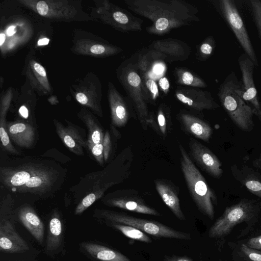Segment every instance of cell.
<instances>
[{
  "label": "cell",
  "instance_id": "6da1fadb",
  "mask_svg": "<svg viewBox=\"0 0 261 261\" xmlns=\"http://www.w3.org/2000/svg\"><path fill=\"white\" fill-rule=\"evenodd\" d=\"M17 161L0 168L1 186L8 191L44 198L61 185L62 169L53 162L34 159Z\"/></svg>",
  "mask_w": 261,
  "mask_h": 261
},
{
  "label": "cell",
  "instance_id": "7a4b0ae2",
  "mask_svg": "<svg viewBox=\"0 0 261 261\" xmlns=\"http://www.w3.org/2000/svg\"><path fill=\"white\" fill-rule=\"evenodd\" d=\"M133 160V150L130 147H127L103 170L88 175L77 185V187H79L77 190L82 191V194L85 192V195L95 192L103 196L110 187L124 181L128 177Z\"/></svg>",
  "mask_w": 261,
  "mask_h": 261
},
{
  "label": "cell",
  "instance_id": "3957f363",
  "mask_svg": "<svg viewBox=\"0 0 261 261\" xmlns=\"http://www.w3.org/2000/svg\"><path fill=\"white\" fill-rule=\"evenodd\" d=\"M219 96L233 122L242 130H252L254 126V112L243 99L242 82L239 81L234 71H231L220 85Z\"/></svg>",
  "mask_w": 261,
  "mask_h": 261
},
{
  "label": "cell",
  "instance_id": "277c9868",
  "mask_svg": "<svg viewBox=\"0 0 261 261\" xmlns=\"http://www.w3.org/2000/svg\"><path fill=\"white\" fill-rule=\"evenodd\" d=\"M179 148L180 167L190 194L199 211L213 219L217 204L216 194L180 143Z\"/></svg>",
  "mask_w": 261,
  "mask_h": 261
},
{
  "label": "cell",
  "instance_id": "5b68a950",
  "mask_svg": "<svg viewBox=\"0 0 261 261\" xmlns=\"http://www.w3.org/2000/svg\"><path fill=\"white\" fill-rule=\"evenodd\" d=\"M93 217L104 222H115L132 226L157 238L185 240L191 239V234L189 233L176 230L157 221L135 217L121 212L95 209Z\"/></svg>",
  "mask_w": 261,
  "mask_h": 261
},
{
  "label": "cell",
  "instance_id": "8992f818",
  "mask_svg": "<svg viewBox=\"0 0 261 261\" xmlns=\"http://www.w3.org/2000/svg\"><path fill=\"white\" fill-rule=\"evenodd\" d=\"M261 210V201L244 199L227 207L223 214L211 227L208 236L216 239L224 238L237 224L256 218Z\"/></svg>",
  "mask_w": 261,
  "mask_h": 261
},
{
  "label": "cell",
  "instance_id": "52a82bcc",
  "mask_svg": "<svg viewBox=\"0 0 261 261\" xmlns=\"http://www.w3.org/2000/svg\"><path fill=\"white\" fill-rule=\"evenodd\" d=\"M220 5L222 13L227 23L234 33L244 53L248 55L255 66H258L257 56L234 2L232 0H222L220 1Z\"/></svg>",
  "mask_w": 261,
  "mask_h": 261
},
{
  "label": "cell",
  "instance_id": "ba28073f",
  "mask_svg": "<svg viewBox=\"0 0 261 261\" xmlns=\"http://www.w3.org/2000/svg\"><path fill=\"white\" fill-rule=\"evenodd\" d=\"M106 205L124 210L155 216L161 214L148 205L136 191L132 190H120L109 193L101 199Z\"/></svg>",
  "mask_w": 261,
  "mask_h": 261
},
{
  "label": "cell",
  "instance_id": "9c48e42d",
  "mask_svg": "<svg viewBox=\"0 0 261 261\" xmlns=\"http://www.w3.org/2000/svg\"><path fill=\"white\" fill-rule=\"evenodd\" d=\"M238 62L242 74L243 98L250 105L254 115L261 121V104L258 100L253 77L255 65L245 53L240 56Z\"/></svg>",
  "mask_w": 261,
  "mask_h": 261
},
{
  "label": "cell",
  "instance_id": "30bf717a",
  "mask_svg": "<svg viewBox=\"0 0 261 261\" xmlns=\"http://www.w3.org/2000/svg\"><path fill=\"white\" fill-rule=\"evenodd\" d=\"M189 146L191 156L203 170L215 178L222 176V164L209 148L193 138L190 139Z\"/></svg>",
  "mask_w": 261,
  "mask_h": 261
},
{
  "label": "cell",
  "instance_id": "8fae6325",
  "mask_svg": "<svg viewBox=\"0 0 261 261\" xmlns=\"http://www.w3.org/2000/svg\"><path fill=\"white\" fill-rule=\"evenodd\" d=\"M54 122L56 132L64 145L76 155H83L84 148L87 147L84 129L70 122L66 126L56 120Z\"/></svg>",
  "mask_w": 261,
  "mask_h": 261
},
{
  "label": "cell",
  "instance_id": "7c38bea8",
  "mask_svg": "<svg viewBox=\"0 0 261 261\" xmlns=\"http://www.w3.org/2000/svg\"><path fill=\"white\" fill-rule=\"evenodd\" d=\"M30 247L27 242L17 233L12 223L6 218L1 219L0 251L7 253H22Z\"/></svg>",
  "mask_w": 261,
  "mask_h": 261
},
{
  "label": "cell",
  "instance_id": "4fadbf2b",
  "mask_svg": "<svg viewBox=\"0 0 261 261\" xmlns=\"http://www.w3.org/2000/svg\"><path fill=\"white\" fill-rule=\"evenodd\" d=\"M64 227L59 213L55 211L50 219L46 240L45 253L54 257L64 250Z\"/></svg>",
  "mask_w": 261,
  "mask_h": 261
},
{
  "label": "cell",
  "instance_id": "5bb4252c",
  "mask_svg": "<svg viewBox=\"0 0 261 261\" xmlns=\"http://www.w3.org/2000/svg\"><path fill=\"white\" fill-rule=\"evenodd\" d=\"M80 248L87 256L97 261H131L117 251L93 242H83L80 244Z\"/></svg>",
  "mask_w": 261,
  "mask_h": 261
},
{
  "label": "cell",
  "instance_id": "9a60e30c",
  "mask_svg": "<svg viewBox=\"0 0 261 261\" xmlns=\"http://www.w3.org/2000/svg\"><path fill=\"white\" fill-rule=\"evenodd\" d=\"M17 216L25 228L42 245L44 243V226L35 210L30 206L23 205L18 208Z\"/></svg>",
  "mask_w": 261,
  "mask_h": 261
},
{
  "label": "cell",
  "instance_id": "2e32d148",
  "mask_svg": "<svg viewBox=\"0 0 261 261\" xmlns=\"http://www.w3.org/2000/svg\"><path fill=\"white\" fill-rule=\"evenodd\" d=\"M8 134L10 140L18 146L26 148H31L35 138L34 128L22 121L7 123Z\"/></svg>",
  "mask_w": 261,
  "mask_h": 261
},
{
  "label": "cell",
  "instance_id": "e0dca14e",
  "mask_svg": "<svg viewBox=\"0 0 261 261\" xmlns=\"http://www.w3.org/2000/svg\"><path fill=\"white\" fill-rule=\"evenodd\" d=\"M231 171L235 179L249 192L261 197V176L258 173L246 166L239 167L236 165L231 166Z\"/></svg>",
  "mask_w": 261,
  "mask_h": 261
},
{
  "label": "cell",
  "instance_id": "ac0fdd59",
  "mask_svg": "<svg viewBox=\"0 0 261 261\" xmlns=\"http://www.w3.org/2000/svg\"><path fill=\"white\" fill-rule=\"evenodd\" d=\"M154 184L156 190L165 204L178 219L185 220L178 195L173 187L169 183L161 179L155 180Z\"/></svg>",
  "mask_w": 261,
  "mask_h": 261
},
{
  "label": "cell",
  "instance_id": "d6986e66",
  "mask_svg": "<svg viewBox=\"0 0 261 261\" xmlns=\"http://www.w3.org/2000/svg\"><path fill=\"white\" fill-rule=\"evenodd\" d=\"M184 128L196 138L208 142L213 134V129L205 122L193 116L184 115L182 117Z\"/></svg>",
  "mask_w": 261,
  "mask_h": 261
},
{
  "label": "cell",
  "instance_id": "ffe728a7",
  "mask_svg": "<svg viewBox=\"0 0 261 261\" xmlns=\"http://www.w3.org/2000/svg\"><path fill=\"white\" fill-rule=\"evenodd\" d=\"M85 123L88 130L87 144H99L103 143L104 133L101 126L93 116L89 114H84L80 116Z\"/></svg>",
  "mask_w": 261,
  "mask_h": 261
},
{
  "label": "cell",
  "instance_id": "44dd1931",
  "mask_svg": "<svg viewBox=\"0 0 261 261\" xmlns=\"http://www.w3.org/2000/svg\"><path fill=\"white\" fill-rule=\"evenodd\" d=\"M105 223L131 239L147 243L152 242L151 239L146 233L132 226L111 222H105Z\"/></svg>",
  "mask_w": 261,
  "mask_h": 261
},
{
  "label": "cell",
  "instance_id": "7402d4cb",
  "mask_svg": "<svg viewBox=\"0 0 261 261\" xmlns=\"http://www.w3.org/2000/svg\"><path fill=\"white\" fill-rule=\"evenodd\" d=\"M7 123L5 121V118H1L0 119V138L2 145L8 152L18 154L19 153L18 151L12 145L9 136L8 134L7 126Z\"/></svg>",
  "mask_w": 261,
  "mask_h": 261
},
{
  "label": "cell",
  "instance_id": "603a6c76",
  "mask_svg": "<svg viewBox=\"0 0 261 261\" xmlns=\"http://www.w3.org/2000/svg\"><path fill=\"white\" fill-rule=\"evenodd\" d=\"M250 4L253 20L261 41V1L251 0Z\"/></svg>",
  "mask_w": 261,
  "mask_h": 261
},
{
  "label": "cell",
  "instance_id": "cb8c5ba5",
  "mask_svg": "<svg viewBox=\"0 0 261 261\" xmlns=\"http://www.w3.org/2000/svg\"><path fill=\"white\" fill-rule=\"evenodd\" d=\"M240 249L247 259L251 261H261V251L251 248L245 244H242Z\"/></svg>",
  "mask_w": 261,
  "mask_h": 261
},
{
  "label": "cell",
  "instance_id": "d4e9b609",
  "mask_svg": "<svg viewBox=\"0 0 261 261\" xmlns=\"http://www.w3.org/2000/svg\"><path fill=\"white\" fill-rule=\"evenodd\" d=\"M87 147L91 151L96 161L101 166L103 164V148L102 143L87 144Z\"/></svg>",
  "mask_w": 261,
  "mask_h": 261
},
{
  "label": "cell",
  "instance_id": "484cf974",
  "mask_svg": "<svg viewBox=\"0 0 261 261\" xmlns=\"http://www.w3.org/2000/svg\"><path fill=\"white\" fill-rule=\"evenodd\" d=\"M102 144L104 161L107 162L110 158L112 149L111 136L108 131H107L105 134Z\"/></svg>",
  "mask_w": 261,
  "mask_h": 261
},
{
  "label": "cell",
  "instance_id": "4316f807",
  "mask_svg": "<svg viewBox=\"0 0 261 261\" xmlns=\"http://www.w3.org/2000/svg\"><path fill=\"white\" fill-rule=\"evenodd\" d=\"M245 244L251 248L261 251V235L250 238Z\"/></svg>",
  "mask_w": 261,
  "mask_h": 261
},
{
  "label": "cell",
  "instance_id": "83f0119b",
  "mask_svg": "<svg viewBox=\"0 0 261 261\" xmlns=\"http://www.w3.org/2000/svg\"><path fill=\"white\" fill-rule=\"evenodd\" d=\"M158 122L159 125V129L161 134L166 136L167 134V124L164 115L160 113L158 116Z\"/></svg>",
  "mask_w": 261,
  "mask_h": 261
},
{
  "label": "cell",
  "instance_id": "f1b7e54d",
  "mask_svg": "<svg viewBox=\"0 0 261 261\" xmlns=\"http://www.w3.org/2000/svg\"><path fill=\"white\" fill-rule=\"evenodd\" d=\"M127 81L132 86L135 87L138 86L141 83L140 77L134 72H132L128 75Z\"/></svg>",
  "mask_w": 261,
  "mask_h": 261
},
{
  "label": "cell",
  "instance_id": "f546056e",
  "mask_svg": "<svg viewBox=\"0 0 261 261\" xmlns=\"http://www.w3.org/2000/svg\"><path fill=\"white\" fill-rule=\"evenodd\" d=\"M113 17L116 21L122 24H125L128 21V18L124 14L118 11L114 13Z\"/></svg>",
  "mask_w": 261,
  "mask_h": 261
},
{
  "label": "cell",
  "instance_id": "4dcf8cb0",
  "mask_svg": "<svg viewBox=\"0 0 261 261\" xmlns=\"http://www.w3.org/2000/svg\"><path fill=\"white\" fill-rule=\"evenodd\" d=\"M169 21L167 19L160 18L158 19L155 23L156 29L160 31L164 30L168 27Z\"/></svg>",
  "mask_w": 261,
  "mask_h": 261
},
{
  "label": "cell",
  "instance_id": "1f68e13d",
  "mask_svg": "<svg viewBox=\"0 0 261 261\" xmlns=\"http://www.w3.org/2000/svg\"><path fill=\"white\" fill-rule=\"evenodd\" d=\"M146 86L148 89L153 94L154 97L158 93V89L156 83L152 80H149L146 82Z\"/></svg>",
  "mask_w": 261,
  "mask_h": 261
},
{
  "label": "cell",
  "instance_id": "d6a6232c",
  "mask_svg": "<svg viewBox=\"0 0 261 261\" xmlns=\"http://www.w3.org/2000/svg\"><path fill=\"white\" fill-rule=\"evenodd\" d=\"M164 261H193L187 256H166Z\"/></svg>",
  "mask_w": 261,
  "mask_h": 261
},
{
  "label": "cell",
  "instance_id": "836d02e7",
  "mask_svg": "<svg viewBox=\"0 0 261 261\" xmlns=\"http://www.w3.org/2000/svg\"><path fill=\"white\" fill-rule=\"evenodd\" d=\"M90 50L93 54L99 55L105 52V48L102 45L95 44L90 47Z\"/></svg>",
  "mask_w": 261,
  "mask_h": 261
},
{
  "label": "cell",
  "instance_id": "e575fe53",
  "mask_svg": "<svg viewBox=\"0 0 261 261\" xmlns=\"http://www.w3.org/2000/svg\"><path fill=\"white\" fill-rule=\"evenodd\" d=\"M77 101L82 105L89 106V101L87 96L83 93H77L76 95Z\"/></svg>",
  "mask_w": 261,
  "mask_h": 261
},
{
  "label": "cell",
  "instance_id": "d590c367",
  "mask_svg": "<svg viewBox=\"0 0 261 261\" xmlns=\"http://www.w3.org/2000/svg\"><path fill=\"white\" fill-rule=\"evenodd\" d=\"M213 48L211 44L205 43L202 44L200 47L201 52L207 55H210L212 54Z\"/></svg>",
  "mask_w": 261,
  "mask_h": 261
},
{
  "label": "cell",
  "instance_id": "8d00e7d4",
  "mask_svg": "<svg viewBox=\"0 0 261 261\" xmlns=\"http://www.w3.org/2000/svg\"><path fill=\"white\" fill-rule=\"evenodd\" d=\"M183 82L186 85H190L193 81V76L189 72H185L182 76Z\"/></svg>",
  "mask_w": 261,
  "mask_h": 261
},
{
  "label": "cell",
  "instance_id": "74e56055",
  "mask_svg": "<svg viewBox=\"0 0 261 261\" xmlns=\"http://www.w3.org/2000/svg\"><path fill=\"white\" fill-rule=\"evenodd\" d=\"M176 96H177V98L182 102H183L185 104H187L189 106H193V101L191 99H190V98L185 96L183 94H180V93L177 94Z\"/></svg>",
  "mask_w": 261,
  "mask_h": 261
},
{
  "label": "cell",
  "instance_id": "f35d334b",
  "mask_svg": "<svg viewBox=\"0 0 261 261\" xmlns=\"http://www.w3.org/2000/svg\"><path fill=\"white\" fill-rule=\"evenodd\" d=\"M161 87L163 90H167L169 88V83L168 80L166 77H163L160 79L159 82Z\"/></svg>",
  "mask_w": 261,
  "mask_h": 261
},
{
  "label": "cell",
  "instance_id": "ab89813d",
  "mask_svg": "<svg viewBox=\"0 0 261 261\" xmlns=\"http://www.w3.org/2000/svg\"><path fill=\"white\" fill-rule=\"evenodd\" d=\"M164 70V67L161 64H157L153 67V71L156 74H160L162 73Z\"/></svg>",
  "mask_w": 261,
  "mask_h": 261
},
{
  "label": "cell",
  "instance_id": "60d3db41",
  "mask_svg": "<svg viewBox=\"0 0 261 261\" xmlns=\"http://www.w3.org/2000/svg\"><path fill=\"white\" fill-rule=\"evenodd\" d=\"M253 166L261 170V154L253 162Z\"/></svg>",
  "mask_w": 261,
  "mask_h": 261
},
{
  "label": "cell",
  "instance_id": "b9f144b4",
  "mask_svg": "<svg viewBox=\"0 0 261 261\" xmlns=\"http://www.w3.org/2000/svg\"><path fill=\"white\" fill-rule=\"evenodd\" d=\"M19 112L21 115L25 118L28 116V112L27 108L24 106H22L19 110Z\"/></svg>",
  "mask_w": 261,
  "mask_h": 261
},
{
  "label": "cell",
  "instance_id": "7bdbcfd3",
  "mask_svg": "<svg viewBox=\"0 0 261 261\" xmlns=\"http://www.w3.org/2000/svg\"><path fill=\"white\" fill-rule=\"evenodd\" d=\"M49 40L46 38H42L38 40V45L39 46L45 45L48 44Z\"/></svg>",
  "mask_w": 261,
  "mask_h": 261
},
{
  "label": "cell",
  "instance_id": "ee69618b",
  "mask_svg": "<svg viewBox=\"0 0 261 261\" xmlns=\"http://www.w3.org/2000/svg\"><path fill=\"white\" fill-rule=\"evenodd\" d=\"M15 27L14 26L10 27L8 29L7 32L8 35H9V36L13 35L15 32Z\"/></svg>",
  "mask_w": 261,
  "mask_h": 261
},
{
  "label": "cell",
  "instance_id": "f6af8a7d",
  "mask_svg": "<svg viewBox=\"0 0 261 261\" xmlns=\"http://www.w3.org/2000/svg\"><path fill=\"white\" fill-rule=\"evenodd\" d=\"M6 36L3 33L0 34V45L2 46L5 40Z\"/></svg>",
  "mask_w": 261,
  "mask_h": 261
},
{
  "label": "cell",
  "instance_id": "bcb514c9",
  "mask_svg": "<svg viewBox=\"0 0 261 261\" xmlns=\"http://www.w3.org/2000/svg\"><path fill=\"white\" fill-rule=\"evenodd\" d=\"M1 261H2V260H1ZM11 261H27V260H11Z\"/></svg>",
  "mask_w": 261,
  "mask_h": 261
}]
</instances>
